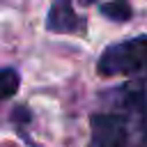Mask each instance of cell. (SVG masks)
Here are the masks:
<instances>
[{
  "label": "cell",
  "mask_w": 147,
  "mask_h": 147,
  "mask_svg": "<svg viewBox=\"0 0 147 147\" xmlns=\"http://www.w3.org/2000/svg\"><path fill=\"white\" fill-rule=\"evenodd\" d=\"M101 99L106 108L90 117L87 147H147V85H119Z\"/></svg>",
  "instance_id": "obj_1"
},
{
  "label": "cell",
  "mask_w": 147,
  "mask_h": 147,
  "mask_svg": "<svg viewBox=\"0 0 147 147\" xmlns=\"http://www.w3.org/2000/svg\"><path fill=\"white\" fill-rule=\"evenodd\" d=\"M96 69L101 76H147V34L103 48Z\"/></svg>",
  "instance_id": "obj_2"
},
{
  "label": "cell",
  "mask_w": 147,
  "mask_h": 147,
  "mask_svg": "<svg viewBox=\"0 0 147 147\" xmlns=\"http://www.w3.org/2000/svg\"><path fill=\"white\" fill-rule=\"evenodd\" d=\"M46 30L51 32H62V34H74L85 30V18L74 11L71 2H55L48 9L46 16Z\"/></svg>",
  "instance_id": "obj_3"
},
{
  "label": "cell",
  "mask_w": 147,
  "mask_h": 147,
  "mask_svg": "<svg viewBox=\"0 0 147 147\" xmlns=\"http://www.w3.org/2000/svg\"><path fill=\"white\" fill-rule=\"evenodd\" d=\"M21 85V76L16 69H0V103L9 96H14V92Z\"/></svg>",
  "instance_id": "obj_4"
},
{
  "label": "cell",
  "mask_w": 147,
  "mask_h": 147,
  "mask_svg": "<svg viewBox=\"0 0 147 147\" xmlns=\"http://www.w3.org/2000/svg\"><path fill=\"white\" fill-rule=\"evenodd\" d=\"M99 11L113 21H129L133 14V9L126 2H106V5H99Z\"/></svg>",
  "instance_id": "obj_5"
}]
</instances>
